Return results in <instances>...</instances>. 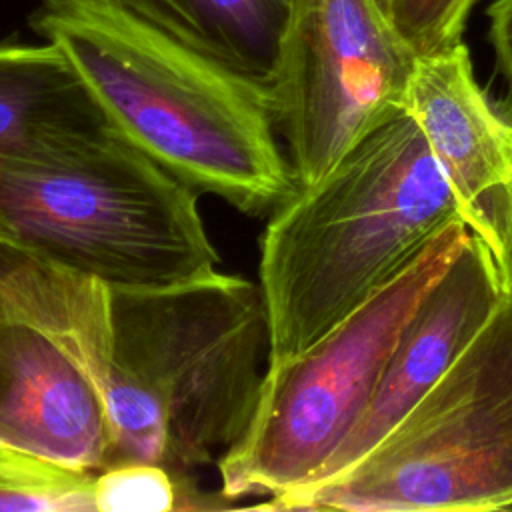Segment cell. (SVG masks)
<instances>
[{
  "label": "cell",
  "mask_w": 512,
  "mask_h": 512,
  "mask_svg": "<svg viewBox=\"0 0 512 512\" xmlns=\"http://www.w3.org/2000/svg\"><path fill=\"white\" fill-rule=\"evenodd\" d=\"M0 306L48 336L92 382L108 416L112 464L166 462L162 412L120 362L104 282L0 244Z\"/></svg>",
  "instance_id": "cell-8"
},
{
  "label": "cell",
  "mask_w": 512,
  "mask_h": 512,
  "mask_svg": "<svg viewBox=\"0 0 512 512\" xmlns=\"http://www.w3.org/2000/svg\"><path fill=\"white\" fill-rule=\"evenodd\" d=\"M470 236L464 220L450 222L316 342L266 366L246 432L216 464L230 504L274 500L320 476L364 416L410 314Z\"/></svg>",
  "instance_id": "cell-5"
},
{
  "label": "cell",
  "mask_w": 512,
  "mask_h": 512,
  "mask_svg": "<svg viewBox=\"0 0 512 512\" xmlns=\"http://www.w3.org/2000/svg\"><path fill=\"white\" fill-rule=\"evenodd\" d=\"M502 290L492 248L472 234L410 314L364 416L310 484L360 460L434 388L484 326Z\"/></svg>",
  "instance_id": "cell-9"
},
{
  "label": "cell",
  "mask_w": 512,
  "mask_h": 512,
  "mask_svg": "<svg viewBox=\"0 0 512 512\" xmlns=\"http://www.w3.org/2000/svg\"><path fill=\"white\" fill-rule=\"evenodd\" d=\"M112 124L52 42H0V160L60 150Z\"/></svg>",
  "instance_id": "cell-12"
},
{
  "label": "cell",
  "mask_w": 512,
  "mask_h": 512,
  "mask_svg": "<svg viewBox=\"0 0 512 512\" xmlns=\"http://www.w3.org/2000/svg\"><path fill=\"white\" fill-rule=\"evenodd\" d=\"M28 24L68 56L114 130L198 192L248 216L294 192L262 88L98 0H40Z\"/></svg>",
  "instance_id": "cell-1"
},
{
  "label": "cell",
  "mask_w": 512,
  "mask_h": 512,
  "mask_svg": "<svg viewBox=\"0 0 512 512\" xmlns=\"http://www.w3.org/2000/svg\"><path fill=\"white\" fill-rule=\"evenodd\" d=\"M400 34L420 56H432L462 42L466 18L476 0H376Z\"/></svg>",
  "instance_id": "cell-15"
},
{
  "label": "cell",
  "mask_w": 512,
  "mask_h": 512,
  "mask_svg": "<svg viewBox=\"0 0 512 512\" xmlns=\"http://www.w3.org/2000/svg\"><path fill=\"white\" fill-rule=\"evenodd\" d=\"M488 18L496 62L512 90V0H494L488 8Z\"/></svg>",
  "instance_id": "cell-17"
},
{
  "label": "cell",
  "mask_w": 512,
  "mask_h": 512,
  "mask_svg": "<svg viewBox=\"0 0 512 512\" xmlns=\"http://www.w3.org/2000/svg\"><path fill=\"white\" fill-rule=\"evenodd\" d=\"M122 366L158 404L176 478L216 466L246 432L268 364L258 282L218 270L170 288L112 290Z\"/></svg>",
  "instance_id": "cell-6"
},
{
  "label": "cell",
  "mask_w": 512,
  "mask_h": 512,
  "mask_svg": "<svg viewBox=\"0 0 512 512\" xmlns=\"http://www.w3.org/2000/svg\"><path fill=\"white\" fill-rule=\"evenodd\" d=\"M70 470L56 468L42 460L24 456L0 444V482L8 480H34V478H50Z\"/></svg>",
  "instance_id": "cell-19"
},
{
  "label": "cell",
  "mask_w": 512,
  "mask_h": 512,
  "mask_svg": "<svg viewBox=\"0 0 512 512\" xmlns=\"http://www.w3.org/2000/svg\"><path fill=\"white\" fill-rule=\"evenodd\" d=\"M462 220L416 120L398 112L320 180L294 188L260 236L268 366L300 354Z\"/></svg>",
  "instance_id": "cell-2"
},
{
  "label": "cell",
  "mask_w": 512,
  "mask_h": 512,
  "mask_svg": "<svg viewBox=\"0 0 512 512\" xmlns=\"http://www.w3.org/2000/svg\"><path fill=\"white\" fill-rule=\"evenodd\" d=\"M94 474L0 482V512H94Z\"/></svg>",
  "instance_id": "cell-16"
},
{
  "label": "cell",
  "mask_w": 512,
  "mask_h": 512,
  "mask_svg": "<svg viewBox=\"0 0 512 512\" xmlns=\"http://www.w3.org/2000/svg\"><path fill=\"white\" fill-rule=\"evenodd\" d=\"M406 112L420 126L462 220L494 250L490 208L512 188V120L478 84L464 42L416 60Z\"/></svg>",
  "instance_id": "cell-11"
},
{
  "label": "cell",
  "mask_w": 512,
  "mask_h": 512,
  "mask_svg": "<svg viewBox=\"0 0 512 512\" xmlns=\"http://www.w3.org/2000/svg\"><path fill=\"white\" fill-rule=\"evenodd\" d=\"M490 220L496 234L494 258L504 282H512V188H508L490 208Z\"/></svg>",
  "instance_id": "cell-18"
},
{
  "label": "cell",
  "mask_w": 512,
  "mask_h": 512,
  "mask_svg": "<svg viewBox=\"0 0 512 512\" xmlns=\"http://www.w3.org/2000/svg\"><path fill=\"white\" fill-rule=\"evenodd\" d=\"M0 244L110 290L170 288L220 262L198 190L114 128L0 160Z\"/></svg>",
  "instance_id": "cell-3"
},
{
  "label": "cell",
  "mask_w": 512,
  "mask_h": 512,
  "mask_svg": "<svg viewBox=\"0 0 512 512\" xmlns=\"http://www.w3.org/2000/svg\"><path fill=\"white\" fill-rule=\"evenodd\" d=\"M270 510H510L512 282L434 388L346 470Z\"/></svg>",
  "instance_id": "cell-4"
},
{
  "label": "cell",
  "mask_w": 512,
  "mask_h": 512,
  "mask_svg": "<svg viewBox=\"0 0 512 512\" xmlns=\"http://www.w3.org/2000/svg\"><path fill=\"white\" fill-rule=\"evenodd\" d=\"M416 60L376 0H290L270 110L296 188L406 110Z\"/></svg>",
  "instance_id": "cell-7"
},
{
  "label": "cell",
  "mask_w": 512,
  "mask_h": 512,
  "mask_svg": "<svg viewBox=\"0 0 512 512\" xmlns=\"http://www.w3.org/2000/svg\"><path fill=\"white\" fill-rule=\"evenodd\" d=\"M186 484L178 482L164 464L116 462L94 474V512L182 510V488Z\"/></svg>",
  "instance_id": "cell-14"
},
{
  "label": "cell",
  "mask_w": 512,
  "mask_h": 512,
  "mask_svg": "<svg viewBox=\"0 0 512 512\" xmlns=\"http://www.w3.org/2000/svg\"><path fill=\"white\" fill-rule=\"evenodd\" d=\"M272 92L290 0H98Z\"/></svg>",
  "instance_id": "cell-13"
},
{
  "label": "cell",
  "mask_w": 512,
  "mask_h": 512,
  "mask_svg": "<svg viewBox=\"0 0 512 512\" xmlns=\"http://www.w3.org/2000/svg\"><path fill=\"white\" fill-rule=\"evenodd\" d=\"M0 444L78 474L112 464L100 394L38 328L0 306Z\"/></svg>",
  "instance_id": "cell-10"
}]
</instances>
